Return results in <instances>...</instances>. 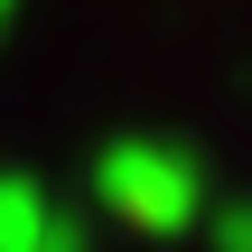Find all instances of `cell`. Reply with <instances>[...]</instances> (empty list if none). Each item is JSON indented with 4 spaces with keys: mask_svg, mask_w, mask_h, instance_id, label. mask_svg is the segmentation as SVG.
<instances>
[{
    "mask_svg": "<svg viewBox=\"0 0 252 252\" xmlns=\"http://www.w3.org/2000/svg\"><path fill=\"white\" fill-rule=\"evenodd\" d=\"M94 206L122 215L131 234H196V215H206V159L178 150V140H103Z\"/></svg>",
    "mask_w": 252,
    "mask_h": 252,
    "instance_id": "6da1fadb",
    "label": "cell"
},
{
    "mask_svg": "<svg viewBox=\"0 0 252 252\" xmlns=\"http://www.w3.org/2000/svg\"><path fill=\"white\" fill-rule=\"evenodd\" d=\"M0 252H84V224L28 168H0Z\"/></svg>",
    "mask_w": 252,
    "mask_h": 252,
    "instance_id": "7a4b0ae2",
    "label": "cell"
},
{
    "mask_svg": "<svg viewBox=\"0 0 252 252\" xmlns=\"http://www.w3.org/2000/svg\"><path fill=\"white\" fill-rule=\"evenodd\" d=\"M196 224L215 234V252H252V206H206Z\"/></svg>",
    "mask_w": 252,
    "mask_h": 252,
    "instance_id": "3957f363",
    "label": "cell"
},
{
    "mask_svg": "<svg viewBox=\"0 0 252 252\" xmlns=\"http://www.w3.org/2000/svg\"><path fill=\"white\" fill-rule=\"evenodd\" d=\"M9 9H19V0H0V28H9Z\"/></svg>",
    "mask_w": 252,
    "mask_h": 252,
    "instance_id": "277c9868",
    "label": "cell"
}]
</instances>
